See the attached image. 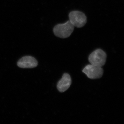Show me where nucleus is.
<instances>
[{
	"label": "nucleus",
	"mask_w": 124,
	"mask_h": 124,
	"mask_svg": "<svg viewBox=\"0 0 124 124\" xmlns=\"http://www.w3.org/2000/svg\"><path fill=\"white\" fill-rule=\"evenodd\" d=\"M88 77L91 79H96L102 77L104 71L102 67L89 64L85 66L82 70Z\"/></svg>",
	"instance_id": "nucleus-4"
},
{
	"label": "nucleus",
	"mask_w": 124,
	"mask_h": 124,
	"mask_svg": "<svg viewBox=\"0 0 124 124\" xmlns=\"http://www.w3.org/2000/svg\"><path fill=\"white\" fill-rule=\"evenodd\" d=\"M69 21L72 25L77 28L83 27L87 23L86 16L82 12L73 11L69 14Z\"/></svg>",
	"instance_id": "nucleus-3"
},
{
	"label": "nucleus",
	"mask_w": 124,
	"mask_h": 124,
	"mask_svg": "<svg viewBox=\"0 0 124 124\" xmlns=\"http://www.w3.org/2000/svg\"><path fill=\"white\" fill-rule=\"evenodd\" d=\"M74 27L70 21L65 23L55 25L53 28V32L56 36L66 38L70 36L74 31Z\"/></svg>",
	"instance_id": "nucleus-1"
},
{
	"label": "nucleus",
	"mask_w": 124,
	"mask_h": 124,
	"mask_svg": "<svg viewBox=\"0 0 124 124\" xmlns=\"http://www.w3.org/2000/svg\"><path fill=\"white\" fill-rule=\"evenodd\" d=\"M107 54L101 49H97L93 52L88 57L90 64L94 66L102 67L105 64Z\"/></svg>",
	"instance_id": "nucleus-2"
},
{
	"label": "nucleus",
	"mask_w": 124,
	"mask_h": 124,
	"mask_svg": "<svg viewBox=\"0 0 124 124\" xmlns=\"http://www.w3.org/2000/svg\"><path fill=\"white\" fill-rule=\"evenodd\" d=\"M71 84V79L70 75L67 73H65L61 80L57 83V89L61 93L64 92L70 88Z\"/></svg>",
	"instance_id": "nucleus-6"
},
{
	"label": "nucleus",
	"mask_w": 124,
	"mask_h": 124,
	"mask_svg": "<svg viewBox=\"0 0 124 124\" xmlns=\"http://www.w3.org/2000/svg\"><path fill=\"white\" fill-rule=\"evenodd\" d=\"M17 65L21 68H33L38 66V62L36 59L33 57L25 56L19 60Z\"/></svg>",
	"instance_id": "nucleus-5"
}]
</instances>
